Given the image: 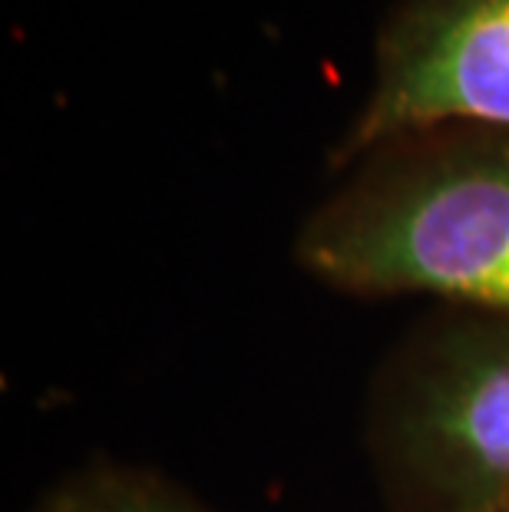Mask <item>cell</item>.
Here are the masks:
<instances>
[{"label":"cell","mask_w":509,"mask_h":512,"mask_svg":"<svg viewBox=\"0 0 509 512\" xmlns=\"http://www.w3.org/2000/svg\"><path fill=\"white\" fill-rule=\"evenodd\" d=\"M457 123L509 129V0H400L331 166L341 172L391 139Z\"/></svg>","instance_id":"cell-3"},{"label":"cell","mask_w":509,"mask_h":512,"mask_svg":"<svg viewBox=\"0 0 509 512\" xmlns=\"http://www.w3.org/2000/svg\"><path fill=\"white\" fill-rule=\"evenodd\" d=\"M367 450L391 512L509 503V314L447 304L400 341L367 400Z\"/></svg>","instance_id":"cell-2"},{"label":"cell","mask_w":509,"mask_h":512,"mask_svg":"<svg viewBox=\"0 0 509 512\" xmlns=\"http://www.w3.org/2000/svg\"><path fill=\"white\" fill-rule=\"evenodd\" d=\"M34 512H215L196 496L143 466L86 463L43 489Z\"/></svg>","instance_id":"cell-4"},{"label":"cell","mask_w":509,"mask_h":512,"mask_svg":"<svg viewBox=\"0 0 509 512\" xmlns=\"http://www.w3.org/2000/svg\"><path fill=\"white\" fill-rule=\"evenodd\" d=\"M496 512H509V503H506V506H500V509H496Z\"/></svg>","instance_id":"cell-5"},{"label":"cell","mask_w":509,"mask_h":512,"mask_svg":"<svg viewBox=\"0 0 509 512\" xmlns=\"http://www.w3.org/2000/svg\"><path fill=\"white\" fill-rule=\"evenodd\" d=\"M308 212L295 258L357 298L509 314V129L437 126L364 152Z\"/></svg>","instance_id":"cell-1"}]
</instances>
